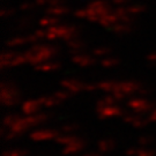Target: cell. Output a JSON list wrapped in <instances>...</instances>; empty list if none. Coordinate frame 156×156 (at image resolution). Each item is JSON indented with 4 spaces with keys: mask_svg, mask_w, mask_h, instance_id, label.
Returning a JSON list of instances; mask_svg holds the SVG:
<instances>
[{
    "mask_svg": "<svg viewBox=\"0 0 156 156\" xmlns=\"http://www.w3.org/2000/svg\"><path fill=\"white\" fill-rule=\"evenodd\" d=\"M111 52H112V49H110V48H108V46H101V48H96V49L93 50V55L101 57V56H106V55H109Z\"/></svg>",
    "mask_w": 156,
    "mask_h": 156,
    "instance_id": "4316f807",
    "label": "cell"
},
{
    "mask_svg": "<svg viewBox=\"0 0 156 156\" xmlns=\"http://www.w3.org/2000/svg\"><path fill=\"white\" fill-rule=\"evenodd\" d=\"M142 87V84L138 82V81H134V80H129V81H122V82H117V86L115 89H118L120 91H123L124 94L132 95L135 91H139L140 88Z\"/></svg>",
    "mask_w": 156,
    "mask_h": 156,
    "instance_id": "3957f363",
    "label": "cell"
},
{
    "mask_svg": "<svg viewBox=\"0 0 156 156\" xmlns=\"http://www.w3.org/2000/svg\"><path fill=\"white\" fill-rule=\"evenodd\" d=\"M14 14V9H2L1 13H0V15L1 17H6V16H11Z\"/></svg>",
    "mask_w": 156,
    "mask_h": 156,
    "instance_id": "f35d334b",
    "label": "cell"
},
{
    "mask_svg": "<svg viewBox=\"0 0 156 156\" xmlns=\"http://www.w3.org/2000/svg\"><path fill=\"white\" fill-rule=\"evenodd\" d=\"M24 62H28V57L26 56V53H19L13 60L11 62V67H14V66H19V65H22Z\"/></svg>",
    "mask_w": 156,
    "mask_h": 156,
    "instance_id": "cb8c5ba5",
    "label": "cell"
},
{
    "mask_svg": "<svg viewBox=\"0 0 156 156\" xmlns=\"http://www.w3.org/2000/svg\"><path fill=\"white\" fill-rule=\"evenodd\" d=\"M58 141L62 144H73V141H76V138L75 136H62V138H59Z\"/></svg>",
    "mask_w": 156,
    "mask_h": 156,
    "instance_id": "d6a6232c",
    "label": "cell"
},
{
    "mask_svg": "<svg viewBox=\"0 0 156 156\" xmlns=\"http://www.w3.org/2000/svg\"><path fill=\"white\" fill-rule=\"evenodd\" d=\"M109 29L111 30L112 33L117 34V35H124V34L132 33L134 30V24H128V23H124L119 21V22L113 24Z\"/></svg>",
    "mask_w": 156,
    "mask_h": 156,
    "instance_id": "ba28073f",
    "label": "cell"
},
{
    "mask_svg": "<svg viewBox=\"0 0 156 156\" xmlns=\"http://www.w3.org/2000/svg\"><path fill=\"white\" fill-rule=\"evenodd\" d=\"M127 9L129 14H132V15H138V14H141V13H144V12L147 11V6L142 5V4H135V5L128 6Z\"/></svg>",
    "mask_w": 156,
    "mask_h": 156,
    "instance_id": "44dd1931",
    "label": "cell"
},
{
    "mask_svg": "<svg viewBox=\"0 0 156 156\" xmlns=\"http://www.w3.org/2000/svg\"><path fill=\"white\" fill-rule=\"evenodd\" d=\"M109 2L108 1H104V0H95L93 2H90L89 5L87 6V8H90V9H94V11H97L102 7H104L105 5H108Z\"/></svg>",
    "mask_w": 156,
    "mask_h": 156,
    "instance_id": "83f0119b",
    "label": "cell"
},
{
    "mask_svg": "<svg viewBox=\"0 0 156 156\" xmlns=\"http://www.w3.org/2000/svg\"><path fill=\"white\" fill-rule=\"evenodd\" d=\"M148 103V100L145 98L144 96L141 97H134V98H131V100L127 102V106L131 108L132 110H138V109H141L142 106H145L146 104Z\"/></svg>",
    "mask_w": 156,
    "mask_h": 156,
    "instance_id": "5bb4252c",
    "label": "cell"
},
{
    "mask_svg": "<svg viewBox=\"0 0 156 156\" xmlns=\"http://www.w3.org/2000/svg\"><path fill=\"white\" fill-rule=\"evenodd\" d=\"M67 46L69 50H82L86 46V42L80 39L79 37H75L67 42Z\"/></svg>",
    "mask_w": 156,
    "mask_h": 156,
    "instance_id": "e0dca14e",
    "label": "cell"
},
{
    "mask_svg": "<svg viewBox=\"0 0 156 156\" xmlns=\"http://www.w3.org/2000/svg\"><path fill=\"white\" fill-rule=\"evenodd\" d=\"M35 5H36V4H33V2H24V4H22V5L20 6V9L23 12L31 11V9H34Z\"/></svg>",
    "mask_w": 156,
    "mask_h": 156,
    "instance_id": "1f68e13d",
    "label": "cell"
},
{
    "mask_svg": "<svg viewBox=\"0 0 156 156\" xmlns=\"http://www.w3.org/2000/svg\"><path fill=\"white\" fill-rule=\"evenodd\" d=\"M41 106L42 105H41V103L38 102V100H29L22 104V112L26 116L36 115Z\"/></svg>",
    "mask_w": 156,
    "mask_h": 156,
    "instance_id": "52a82bcc",
    "label": "cell"
},
{
    "mask_svg": "<svg viewBox=\"0 0 156 156\" xmlns=\"http://www.w3.org/2000/svg\"><path fill=\"white\" fill-rule=\"evenodd\" d=\"M141 141H142V142H149V141H151V139H147V138H146V139H142Z\"/></svg>",
    "mask_w": 156,
    "mask_h": 156,
    "instance_id": "ee69618b",
    "label": "cell"
},
{
    "mask_svg": "<svg viewBox=\"0 0 156 156\" xmlns=\"http://www.w3.org/2000/svg\"><path fill=\"white\" fill-rule=\"evenodd\" d=\"M138 93H139L141 96H147L148 94H151V88H148V87H144V86H142Z\"/></svg>",
    "mask_w": 156,
    "mask_h": 156,
    "instance_id": "e575fe53",
    "label": "cell"
},
{
    "mask_svg": "<svg viewBox=\"0 0 156 156\" xmlns=\"http://www.w3.org/2000/svg\"><path fill=\"white\" fill-rule=\"evenodd\" d=\"M0 101L4 106H14L20 102V93L12 81L4 80L0 84Z\"/></svg>",
    "mask_w": 156,
    "mask_h": 156,
    "instance_id": "7a4b0ae2",
    "label": "cell"
},
{
    "mask_svg": "<svg viewBox=\"0 0 156 156\" xmlns=\"http://www.w3.org/2000/svg\"><path fill=\"white\" fill-rule=\"evenodd\" d=\"M116 101L117 100H116L112 95H110V96H105L104 98L97 101V103H96V111H100L101 109H103V108H105V106H108V105L115 104Z\"/></svg>",
    "mask_w": 156,
    "mask_h": 156,
    "instance_id": "9a60e30c",
    "label": "cell"
},
{
    "mask_svg": "<svg viewBox=\"0 0 156 156\" xmlns=\"http://www.w3.org/2000/svg\"><path fill=\"white\" fill-rule=\"evenodd\" d=\"M28 127H29V125L27 124V122L24 120V118H20L14 125H12L11 129L13 132H15V133H21L23 131H26Z\"/></svg>",
    "mask_w": 156,
    "mask_h": 156,
    "instance_id": "d6986e66",
    "label": "cell"
},
{
    "mask_svg": "<svg viewBox=\"0 0 156 156\" xmlns=\"http://www.w3.org/2000/svg\"><path fill=\"white\" fill-rule=\"evenodd\" d=\"M96 89H98V86L97 84H91V83L84 84V90L86 91H94Z\"/></svg>",
    "mask_w": 156,
    "mask_h": 156,
    "instance_id": "8d00e7d4",
    "label": "cell"
},
{
    "mask_svg": "<svg viewBox=\"0 0 156 156\" xmlns=\"http://www.w3.org/2000/svg\"><path fill=\"white\" fill-rule=\"evenodd\" d=\"M71 94H72V93H69V91H62V90H58V91L55 93V96H56L58 100H60L62 102V101L69 98Z\"/></svg>",
    "mask_w": 156,
    "mask_h": 156,
    "instance_id": "f546056e",
    "label": "cell"
},
{
    "mask_svg": "<svg viewBox=\"0 0 156 156\" xmlns=\"http://www.w3.org/2000/svg\"><path fill=\"white\" fill-rule=\"evenodd\" d=\"M148 116H149V117H148L149 122H156V108L151 112H149Z\"/></svg>",
    "mask_w": 156,
    "mask_h": 156,
    "instance_id": "b9f144b4",
    "label": "cell"
},
{
    "mask_svg": "<svg viewBox=\"0 0 156 156\" xmlns=\"http://www.w3.org/2000/svg\"><path fill=\"white\" fill-rule=\"evenodd\" d=\"M98 86V89L103 90V91H106V93H112L116 86H117V82L116 81H111V80H105V81H102L97 84Z\"/></svg>",
    "mask_w": 156,
    "mask_h": 156,
    "instance_id": "ac0fdd59",
    "label": "cell"
},
{
    "mask_svg": "<svg viewBox=\"0 0 156 156\" xmlns=\"http://www.w3.org/2000/svg\"><path fill=\"white\" fill-rule=\"evenodd\" d=\"M72 62L82 67H88L94 65L95 62H96V59H94L93 57L88 56V55H86L83 52V53H80V55L72 56Z\"/></svg>",
    "mask_w": 156,
    "mask_h": 156,
    "instance_id": "8992f818",
    "label": "cell"
},
{
    "mask_svg": "<svg viewBox=\"0 0 156 156\" xmlns=\"http://www.w3.org/2000/svg\"><path fill=\"white\" fill-rule=\"evenodd\" d=\"M144 116L145 115H140L139 117L136 118V120L134 123H132L134 127H144V126H146L147 124L149 123V119L148 118H144Z\"/></svg>",
    "mask_w": 156,
    "mask_h": 156,
    "instance_id": "f1b7e54d",
    "label": "cell"
},
{
    "mask_svg": "<svg viewBox=\"0 0 156 156\" xmlns=\"http://www.w3.org/2000/svg\"><path fill=\"white\" fill-rule=\"evenodd\" d=\"M48 2H49V0H35V4L38 6H43Z\"/></svg>",
    "mask_w": 156,
    "mask_h": 156,
    "instance_id": "7bdbcfd3",
    "label": "cell"
},
{
    "mask_svg": "<svg viewBox=\"0 0 156 156\" xmlns=\"http://www.w3.org/2000/svg\"><path fill=\"white\" fill-rule=\"evenodd\" d=\"M19 53H16L15 51H4L1 58H0V67L1 69H4L6 67H11V62L17 56Z\"/></svg>",
    "mask_w": 156,
    "mask_h": 156,
    "instance_id": "30bf717a",
    "label": "cell"
},
{
    "mask_svg": "<svg viewBox=\"0 0 156 156\" xmlns=\"http://www.w3.org/2000/svg\"><path fill=\"white\" fill-rule=\"evenodd\" d=\"M30 24H31V16H24L19 20L16 30H24L26 28H28Z\"/></svg>",
    "mask_w": 156,
    "mask_h": 156,
    "instance_id": "d4e9b609",
    "label": "cell"
},
{
    "mask_svg": "<svg viewBox=\"0 0 156 156\" xmlns=\"http://www.w3.org/2000/svg\"><path fill=\"white\" fill-rule=\"evenodd\" d=\"M79 126L78 125H75V124H71V125H65L62 129L65 131V132H69V131H74V129H76Z\"/></svg>",
    "mask_w": 156,
    "mask_h": 156,
    "instance_id": "ab89813d",
    "label": "cell"
},
{
    "mask_svg": "<svg viewBox=\"0 0 156 156\" xmlns=\"http://www.w3.org/2000/svg\"><path fill=\"white\" fill-rule=\"evenodd\" d=\"M49 6H62L65 4V0H49Z\"/></svg>",
    "mask_w": 156,
    "mask_h": 156,
    "instance_id": "74e56055",
    "label": "cell"
},
{
    "mask_svg": "<svg viewBox=\"0 0 156 156\" xmlns=\"http://www.w3.org/2000/svg\"><path fill=\"white\" fill-rule=\"evenodd\" d=\"M74 16L79 17V19H83V17L88 16V11L87 9H78L74 12Z\"/></svg>",
    "mask_w": 156,
    "mask_h": 156,
    "instance_id": "4dcf8cb0",
    "label": "cell"
},
{
    "mask_svg": "<svg viewBox=\"0 0 156 156\" xmlns=\"http://www.w3.org/2000/svg\"><path fill=\"white\" fill-rule=\"evenodd\" d=\"M34 34H35V35L38 37V39H42V38H46L48 31H46V30H36Z\"/></svg>",
    "mask_w": 156,
    "mask_h": 156,
    "instance_id": "d590c367",
    "label": "cell"
},
{
    "mask_svg": "<svg viewBox=\"0 0 156 156\" xmlns=\"http://www.w3.org/2000/svg\"><path fill=\"white\" fill-rule=\"evenodd\" d=\"M26 43H29L27 37H14V38L8 39L6 42L7 46H17V45H23Z\"/></svg>",
    "mask_w": 156,
    "mask_h": 156,
    "instance_id": "7402d4cb",
    "label": "cell"
},
{
    "mask_svg": "<svg viewBox=\"0 0 156 156\" xmlns=\"http://www.w3.org/2000/svg\"><path fill=\"white\" fill-rule=\"evenodd\" d=\"M60 86L72 94H78L84 90V83L76 79H65L60 82Z\"/></svg>",
    "mask_w": 156,
    "mask_h": 156,
    "instance_id": "277c9868",
    "label": "cell"
},
{
    "mask_svg": "<svg viewBox=\"0 0 156 156\" xmlns=\"http://www.w3.org/2000/svg\"><path fill=\"white\" fill-rule=\"evenodd\" d=\"M120 21V19H119V16H118L117 14L115 13L113 11H111L110 13H108L106 15H104V16L101 17L100 20V24H102L103 27H106V28H110V27H112L113 24H116L117 22H119Z\"/></svg>",
    "mask_w": 156,
    "mask_h": 156,
    "instance_id": "9c48e42d",
    "label": "cell"
},
{
    "mask_svg": "<svg viewBox=\"0 0 156 156\" xmlns=\"http://www.w3.org/2000/svg\"><path fill=\"white\" fill-rule=\"evenodd\" d=\"M129 1L131 0H111L110 2H111L112 5H116V6H125L127 5Z\"/></svg>",
    "mask_w": 156,
    "mask_h": 156,
    "instance_id": "836d02e7",
    "label": "cell"
},
{
    "mask_svg": "<svg viewBox=\"0 0 156 156\" xmlns=\"http://www.w3.org/2000/svg\"><path fill=\"white\" fill-rule=\"evenodd\" d=\"M146 59L149 62H154L156 64V52H153V53H149L148 56L146 57Z\"/></svg>",
    "mask_w": 156,
    "mask_h": 156,
    "instance_id": "60d3db41",
    "label": "cell"
},
{
    "mask_svg": "<svg viewBox=\"0 0 156 156\" xmlns=\"http://www.w3.org/2000/svg\"><path fill=\"white\" fill-rule=\"evenodd\" d=\"M55 135H57V132L55 131H37L31 134V138L35 140H42V139H51Z\"/></svg>",
    "mask_w": 156,
    "mask_h": 156,
    "instance_id": "2e32d148",
    "label": "cell"
},
{
    "mask_svg": "<svg viewBox=\"0 0 156 156\" xmlns=\"http://www.w3.org/2000/svg\"><path fill=\"white\" fill-rule=\"evenodd\" d=\"M69 12V8L66 6H50L49 8H46L45 13L48 15H53V16H60V15H65Z\"/></svg>",
    "mask_w": 156,
    "mask_h": 156,
    "instance_id": "7c38bea8",
    "label": "cell"
},
{
    "mask_svg": "<svg viewBox=\"0 0 156 156\" xmlns=\"http://www.w3.org/2000/svg\"><path fill=\"white\" fill-rule=\"evenodd\" d=\"M59 52V49L56 46H51L46 44H35L26 52V56L28 57V62L31 65H38L42 62H49Z\"/></svg>",
    "mask_w": 156,
    "mask_h": 156,
    "instance_id": "6da1fadb",
    "label": "cell"
},
{
    "mask_svg": "<svg viewBox=\"0 0 156 156\" xmlns=\"http://www.w3.org/2000/svg\"><path fill=\"white\" fill-rule=\"evenodd\" d=\"M38 102L41 103L42 106H45V108H52V106L59 105L62 103V101L58 100L56 96H42L38 98Z\"/></svg>",
    "mask_w": 156,
    "mask_h": 156,
    "instance_id": "4fadbf2b",
    "label": "cell"
},
{
    "mask_svg": "<svg viewBox=\"0 0 156 156\" xmlns=\"http://www.w3.org/2000/svg\"><path fill=\"white\" fill-rule=\"evenodd\" d=\"M100 118H108V117H116V116H120L123 115V110L122 108L118 105H108L103 109H101L100 111H96Z\"/></svg>",
    "mask_w": 156,
    "mask_h": 156,
    "instance_id": "5b68a950",
    "label": "cell"
},
{
    "mask_svg": "<svg viewBox=\"0 0 156 156\" xmlns=\"http://www.w3.org/2000/svg\"><path fill=\"white\" fill-rule=\"evenodd\" d=\"M20 118L21 117H20L19 115H7V116L4 118V126H9V127H11L12 125H14Z\"/></svg>",
    "mask_w": 156,
    "mask_h": 156,
    "instance_id": "484cf974",
    "label": "cell"
},
{
    "mask_svg": "<svg viewBox=\"0 0 156 156\" xmlns=\"http://www.w3.org/2000/svg\"><path fill=\"white\" fill-rule=\"evenodd\" d=\"M60 62H45L42 64H38L35 66L36 71H43V72H51V71H57L60 68Z\"/></svg>",
    "mask_w": 156,
    "mask_h": 156,
    "instance_id": "8fae6325",
    "label": "cell"
},
{
    "mask_svg": "<svg viewBox=\"0 0 156 156\" xmlns=\"http://www.w3.org/2000/svg\"><path fill=\"white\" fill-rule=\"evenodd\" d=\"M119 62H120V59H119V58L112 57V58H105L104 60H102V62H101V65L104 67V68H109V67L117 66Z\"/></svg>",
    "mask_w": 156,
    "mask_h": 156,
    "instance_id": "603a6c76",
    "label": "cell"
},
{
    "mask_svg": "<svg viewBox=\"0 0 156 156\" xmlns=\"http://www.w3.org/2000/svg\"><path fill=\"white\" fill-rule=\"evenodd\" d=\"M39 26L41 27H51V26H55L59 23V19L56 16H44L43 19L39 20Z\"/></svg>",
    "mask_w": 156,
    "mask_h": 156,
    "instance_id": "ffe728a7",
    "label": "cell"
}]
</instances>
